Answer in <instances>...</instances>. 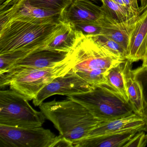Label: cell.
<instances>
[{
    "instance_id": "cell-11",
    "label": "cell",
    "mask_w": 147,
    "mask_h": 147,
    "mask_svg": "<svg viewBox=\"0 0 147 147\" xmlns=\"http://www.w3.org/2000/svg\"><path fill=\"white\" fill-rule=\"evenodd\" d=\"M69 53L48 49H39L19 60L8 69L53 67L65 61Z\"/></svg>"
},
{
    "instance_id": "cell-23",
    "label": "cell",
    "mask_w": 147,
    "mask_h": 147,
    "mask_svg": "<svg viewBox=\"0 0 147 147\" xmlns=\"http://www.w3.org/2000/svg\"><path fill=\"white\" fill-rule=\"evenodd\" d=\"M133 73L141 85L144 107H147V68L141 66L133 70Z\"/></svg>"
},
{
    "instance_id": "cell-8",
    "label": "cell",
    "mask_w": 147,
    "mask_h": 147,
    "mask_svg": "<svg viewBox=\"0 0 147 147\" xmlns=\"http://www.w3.org/2000/svg\"><path fill=\"white\" fill-rule=\"evenodd\" d=\"M56 137L42 126L24 128L0 124V147H51Z\"/></svg>"
},
{
    "instance_id": "cell-7",
    "label": "cell",
    "mask_w": 147,
    "mask_h": 147,
    "mask_svg": "<svg viewBox=\"0 0 147 147\" xmlns=\"http://www.w3.org/2000/svg\"><path fill=\"white\" fill-rule=\"evenodd\" d=\"M62 12L37 8L27 0H7L0 5V27L11 20L38 24H58L61 21Z\"/></svg>"
},
{
    "instance_id": "cell-6",
    "label": "cell",
    "mask_w": 147,
    "mask_h": 147,
    "mask_svg": "<svg viewBox=\"0 0 147 147\" xmlns=\"http://www.w3.org/2000/svg\"><path fill=\"white\" fill-rule=\"evenodd\" d=\"M46 118L35 110L29 100L12 89L0 91V124L13 127H40Z\"/></svg>"
},
{
    "instance_id": "cell-31",
    "label": "cell",
    "mask_w": 147,
    "mask_h": 147,
    "mask_svg": "<svg viewBox=\"0 0 147 147\" xmlns=\"http://www.w3.org/2000/svg\"><path fill=\"white\" fill-rule=\"evenodd\" d=\"M89 1H99V0H89Z\"/></svg>"
},
{
    "instance_id": "cell-27",
    "label": "cell",
    "mask_w": 147,
    "mask_h": 147,
    "mask_svg": "<svg viewBox=\"0 0 147 147\" xmlns=\"http://www.w3.org/2000/svg\"><path fill=\"white\" fill-rule=\"evenodd\" d=\"M144 118V121L145 122V128H146V131H147V107H144V113L143 114Z\"/></svg>"
},
{
    "instance_id": "cell-32",
    "label": "cell",
    "mask_w": 147,
    "mask_h": 147,
    "mask_svg": "<svg viewBox=\"0 0 147 147\" xmlns=\"http://www.w3.org/2000/svg\"><path fill=\"white\" fill-rule=\"evenodd\" d=\"M146 138H147V134H146Z\"/></svg>"
},
{
    "instance_id": "cell-3",
    "label": "cell",
    "mask_w": 147,
    "mask_h": 147,
    "mask_svg": "<svg viewBox=\"0 0 147 147\" xmlns=\"http://www.w3.org/2000/svg\"><path fill=\"white\" fill-rule=\"evenodd\" d=\"M61 22L45 24L20 20L7 22L0 27V55L19 51L30 54L44 49Z\"/></svg>"
},
{
    "instance_id": "cell-20",
    "label": "cell",
    "mask_w": 147,
    "mask_h": 147,
    "mask_svg": "<svg viewBox=\"0 0 147 147\" xmlns=\"http://www.w3.org/2000/svg\"><path fill=\"white\" fill-rule=\"evenodd\" d=\"M32 6L47 11H62L72 0H27Z\"/></svg>"
},
{
    "instance_id": "cell-13",
    "label": "cell",
    "mask_w": 147,
    "mask_h": 147,
    "mask_svg": "<svg viewBox=\"0 0 147 147\" xmlns=\"http://www.w3.org/2000/svg\"><path fill=\"white\" fill-rule=\"evenodd\" d=\"M131 130H146L143 117L134 113L120 118L103 121L90 132L88 137L105 136Z\"/></svg>"
},
{
    "instance_id": "cell-17",
    "label": "cell",
    "mask_w": 147,
    "mask_h": 147,
    "mask_svg": "<svg viewBox=\"0 0 147 147\" xmlns=\"http://www.w3.org/2000/svg\"><path fill=\"white\" fill-rule=\"evenodd\" d=\"M132 63L126 60L125 62V85L129 97V103L134 113L143 117L144 110V101L142 87L136 79L131 69Z\"/></svg>"
},
{
    "instance_id": "cell-22",
    "label": "cell",
    "mask_w": 147,
    "mask_h": 147,
    "mask_svg": "<svg viewBox=\"0 0 147 147\" xmlns=\"http://www.w3.org/2000/svg\"><path fill=\"white\" fill-rule=\"evenodd\" d=\"M77 31L85 36H94L101 35L102 27L99 23H72Z\"/></svg>"
},
{
    "instance_id": "cell-29",
    "label": "cell",
    "mask_w": 147,
    "mask_h": 147,
    "mask_svg": "<svg viewBox=\"0 0 147 147\" xmlns=\"http://www.w3.org/2000/svg\"><path fill=\"white\" fill-rule=\"evenodd\" d=\"M141 1V8H147V0H140Z\"/></svg>"
},
{
    "instance_id": "cell-18",
    "label": "cell",
    "mask_w": 147,
    "mask_h": 147,
    "mask_svg": "<svg viewBox=\"0 0 147 147\" xmlns=\"http://www.w3.org/2000/svg\"><path fill=\"white\" fill-rule=\"evenodd\" d=\"M125 61L107 70L106 74L107 82L105 84L117 92L125 100L129 102L125 85Z\"/></svg>"
},
{
    "instance_id": "cell-10",
    "label": "cell",
    "mask_w": 147,
    "mask_h": 147,
    "mask_svg": "<svg viewBox=\"0 0 147 147\" xmlns=\"http://www.w3.org/2000/svg\"><path fill=\"white\" fill-rule=\"evenodd\" d=\"M104 15L102 6L95 5L91 1L72 0L63 11L61 21L71 23H99Z\"/></svg>"
},
{
    "instance_id": "cell-21",
    "label": "cell",
    "mask_w": 147,
    "mask_h": 147,
    "mask_svg": "<svg viewBox=\"0 0 147 147\" xmlns=\"http://www.w3.org/2000/svg\"><path fill=\"white\" fill-rule=\"evenodd\" d=\"M92 36L98 42L109 50L111 52L126 60V51L119 44L103 35H99Z\"/></svg>"
},
{
    "instance_id": "cell-24",
    "label": "cell",
    "mask_w": 147,
    "mask_h": 147,
    "mask_svg": "<svg viewBox=\"0 0 147 147\" xmlns=\"http://www.w3.org/2000/svg\"><path fill=\"white\" fill-rule=\"evenodd\" d=\"M147 143V138L144 130L138 131L131 138L123 147H144Z\"/></svg>"
},
{
    "instance_id": "cell-4",
    "label": "cell",
    "mask_w": 147,
    "mask_h": 147,
    "mask_svg": "<svg viewBox=\"0 0 147 147\" xmlns=\"http://www.w3.org/2000/svg\"><path fill=\"white\" fill-rule=\"evenodd\" d=\"M73 67L69 53L65 61L53 67L8 69L0 74V87L2 89L9 86L10 89L30 101L46 85L57 77L67 74Z\"/></svg>"
},
{
    "instance_id": "cell-12",
    "label": "cell",
    "mask_w": 147,
    "mask_h": 147,
    "mask_svg": "<svg viewBox=\"0 0 147 147\" xmlns=\"http://www.w3.org/2000/svg\"><path fill=\"white\" fill-rule=\"evenodd\" d=\"M141 14L135 15L125 22H117L110 19L105 13L100 21L102 27L101 35L119 44L127 52L131 35Z\"/></svg>"
},
{
    "instance_id": "cell-14",
    "label": "cell",
    "mask_w": 147,
    "mask_h": 147,
    "mask_svg": "<svg viewBox=\"0 0 147 147\" xmlns=\"http://www.w3.org/2000/svg\"><path fill=\"white\" fill-rule=\"evenodd\" d=\"M147 49V8L141 13L131 35L126 60L131 62L142 61Z\"/></svg>"
},
{
    "instance_id": "cell-25",
    "label": "cell",
    "mask_w": 147,
    "mask_h": 147,
    "mask_svg": "<svg viewBox=\"0 0 147 147\" xmlns=\"http://www.w3.org/2000/svg\"><path fill=\"white\" fill-rule=\"evenodd\" d=\"M125 6L136 14L142 13L146 8H141L138 6V0H122Z\"/></svg>"
},
{
    "instance_id": "cell-28",
    "label": "cell",
    "mask_w": 147,
    "mask_h": 147,
    "mask_svg": "<svg viewBox=\"0 0 147 147\" xmlns=\"http://www.w3.org/2000/svg\"><path fill=\"white\" fill-rule=\"evenodd\" d=\"M142 67L147 68V49L145 53V56L142 60Z\"/></svg>"
},
{
    "instance_id": "cell-9",
    "label": "cell",
    "mask_w": 147,
    "mask_h": 147,
    "mask_svg": "<svg viewBox=\"0 0 147 147\" xmlns=\"http://www.w3.org/2000/svg\"><path fill=\"white\" fill-rule=\"evenodd\" d=\"M92 87L71 69L64 75L57 77L41 89L32 102L35 106H39L51 96L55 94L67 96L86 92L90 91Z\"/></svg>"
},
{
    "instance_id": "cell-30",
    "label": "cell",
    "mask_w": 147,
    "mask_h": 147,
    "mask_svg": "<svg viewBox=\"0 0 147 147\" xmlns=\"http://www.w3.org/2000/svg\"><path fill=\"white\" fill-rule=\"evenodd\" d=\"M7 0H0V5H2V4L5 2Z\"/></svg>"
},
{
    "instance_id": "cell-26",
    "label": "cell",
    "mask_w": 147,
    "mask_h": 147,
    "mask_svg": "<svg viewBox=\"0 0 147 147\" xmlns=\"http://www.w3.org/2000/svg\"><path fill=\"white\" fill-rule=\"evenodd\" d=\"M74 147L73 142L65 138L61 135L57 136L51 147Z\"/></svg>"
},
{
    "instance_id": "cell-2",
    "label": "cell",
    "mask_w": 147,
    "mask_h": 147,
    "mask_svg": "<svg viewBox=\"0 0 147 147\" xmlns=\"http://www.w3.org/2000/svg\"><path fill=\"white\" fill-rule=\"evenodd\" d=\"M38 107L60 135L73 142L88 137L90 132L104 121L94 117L85 106L69 98L43 102Z\"/></svg>"
},
{
    "instance_id": "cell-1",
    "label": "cell",
    "mask_w": 147,
    "mask_h": 147,
    "mask_svg": "<svg viewBox=\"0 0 147 147\" xmlns=\"http://www.w3.org/2000/svg\"><path fill=\"white\" fill-rule=\"evenodd\" d=\"M80 32L74 48L69 52L72 69L92 86L105 84L107 70L125 59L111 52L92 36Z\"/></svg>"
},
{
    "instance_id": "cell-15",
    "label": "cell",
    "mask_w": 147,
    "mask_h": 147,
    "mask_svg": "<svg viewBox=\"0 0 147 147\" xmlns=\"http://www.w3.org/2000/svg\"><path fill=\"white\" fill-rule=\"evenodd\" d=\"M138 131H126L105 136L87 137L73 142L74 147H123Z\"/></svg>"
},
{
    "instance_id": "cell-16",
    "label": "cell",
    "mask_w": 147,
    "mask_h": 147,
    "mask_svg": "<svg viewBox=\"0 0 147 147\" xmlns=\"http://www.w3.org/2000/svg\"><path fill=\"white\" fill-rule=\"evenodd\" d=\"M80 32L72 23L62 21L60 28L44 49L70 52L74 48Z\"/></svg>"
},
{
    "instance_id": "cell-5",
    "label": "cell",
    "mask_w": 147,
    "mask_h": 147,
    "mask_svg": "<svg viewBox=\"0 0 147 147\" xmlns=\"http://www.w3.org/2000/svg\"><path fill=\"white\" fill-rule=\"evenodd\" d=\"M85 106L94 117L110 121L134 113L129 102L105 84L93 86L90 91L67 96Z\"/></svg>"
},
{
    "instance_id": "cell-19",
    "label": "cell",
    "mask_w": 147,
    "mask_h": 147,
    "mask_svg": "<svg viewBox=\"0 0 147 147\" xmlns=\"http://www.w3.org/2000/svg\"><path fill=\"white\" fill-rule=\"evenodd\" d=\"M100 1L105 14L116 22H125L138 15L125 6L118 4L112 0Z\"/></svg>"
}]
</instances>
